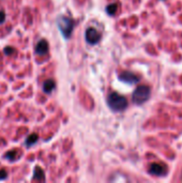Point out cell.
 Returning <instances> with one entry per match:
<instances>
[{
    "label": "cell",
    "mask_w": 182,
    "mask_h": 183,
    "mask_svg": "<svg viewBox=\"0 0 182 183\" xmlns=\"http://www.w3.org/2000/svg\"><path fill=\"white\" fill-rule=\"evenodd\" d=\"M149 172L154 175V176H163L166 172V168H165L163 165L161 164H152L150 165V168H149Z\"/></svg>",
    "instance_id": "8992f818"
},
{
    "label": "cell",
    "mask_w": 182,
    "mask_h": 183,
    "mask_svg": "<svg viewBox=\"0 0 182 183\" xmlns=\"http://www.w3.org/2000/svg\"><path fill=\"white\" fill-rule=\"evenodd\" d=\"M57 25H58V27H59L61 33L63 34V37L65 38V39H68L72 34L75 23H74V20H72V18H70V17L68 16H60L59 18H58Z\"/></svg>",
    "instance_id": "7a4b0ae2"
},
{
    "label": "cell",
    "mask_w": 182,
    "mask_h": 183,
    "mask_svg": "<svg viewBox=\"0 0 182 183\" xmlns=\"http://www.w3.org/2000/svg\"><path fill=\"white\" fill-rule=\"evenodd\" d=\"M5 20V13L3 11H0V24H2Z\"/></svg>",
    "instance_id": "5bb4252c"
},
{
    "label": "cell",
    "mask_w": 182,
    "mask_h": 183,
    "mask_svg": "<svg viewBox=\"0 0 182 183\" xmlns=\"http://www.w3.org/2000/svg\"><path fill=\"white\" fill-rule=\"evenodd\" d=\"M117 9H118V5L116 3H113L106 8V12L108 13V15H115V13L117 12Z\"/></svg>",
    "instance_id": "8fae6325"
},
{
    "label": "cell",
    "mask_w": 182,
    "mask_h": 183,
    "mask_svg": "<svg viewBox=\"0 0 182 183\" xmlns=\"http://www.w3.org/2000/svg\"><path fill=\"white\" fill-rule=\"evenodd\" d=\"M7 177H8L7 170H5V169H1V170H0V180H3V179H5Z\"/></svg>",
    "instance_id": "4fadbf2b"
},
{
    "label": "cell",
    "mask_w": 182,
    "mask_h": 183,
    "mask_svg": "<svg viewBox=\"0 0 182 183\" xmlns=\"http://www.w3.org/2000/svg\"><path fill=\"white\" fill-rule=\"evenodd\" d=\"M5 53L7 55H9V53H10V54H11V53H14V49H13V48H9V47H8V48L5 49Z\"/></svg>",
    "instance_id": "9a60e30c"
},
{
    "label": "cell",
    "mask_w": 182,
    "mask_h": 183,
    "mask_svg": "<svg viewBox=\"0 0 182 183\" xmlns=\"http://www.w3.org/2000/svg\"><path fill=\"white\" fill-rule=\"evenodd\" d=\"M38 138H39V136H38L37 134H31L27 138V140H26V145H28V146H32V145H35V142H37Z\"/></svg>",
    "instance_id": "30bf717a"
},
{
    "label": "cell",
    "mask_w": 182,
    "mask_h": 183,
    "mask_svg": "<svg viewBox=\"0 0 182 183\" xmlns=\"http://www.w3.org/2000/svg\"><path fill=\"white\" fill-rule=\"evenodd\" d=\"M85 37L89 44H96L101 40V33L96 29V28H88L85 32Z\"/></svg>",
    "instance_id": "277c9868"
},
{
    "label": "cell",
    "mask_w": 182,
    "mask_h": 183,
    "mask_svg": "<svg viewBox=\"0 0 182 183\" xmlns=\"http://www.w3.org/2000/svg\"><path fill=\"white\" fill-rule=\"evenodd\" d=\"M15 155H16V151H11V152H8L7 154H5V157H7L8 160H13L15 157Z\"/></svg>",
    "instance_id": "7c38bea8"
},
{
    "label": "cell",
    "mask_w": 182,
    "mask_h": 183,
    "mask_svg": "<svg viewBox=\"0 0 182 183\" xmlns=\"http://www.w3.org/2000/svg\"><path fill=\"white\" fill-rule=\"evenodd\" d=\"M108 106L114 111H122L128 106V101L123 95L119 94L117 92H111L107 98Z\"/></svg>",
    "instance_id": "6da1fadb"
},
{
    "label": "cell",
    "mask_w": 182,
    "mask_h": 183,
    "mask_svg": "<svg viewBox=\"0 0 182 183\" xmlns=\"http://www.w3.org/2000/svg\"><path fill=\"white\" fill-rule=\"evenodd\" d=\"M119 79L126 84H136L138 81L137 76L133 73H130V72H123L122 74L119 75Z\"/></svg>",
    "instance_id": "5b68a950"
},
{
    "label": "cell",
    "mask_w": 182,
    "mask_h": 183,
    "mask_svg": "<svg viewBox=\"0 0 182 183\" xmlns=\"http://www.w3.org/2000/svg\"><path fill=\"white\" fill-rule=\"evenodd\" d=\"M35 179L38 181H42L45 179V176H44V171L42 170L41 167H35Z\"/></svg>",
    "instance_id": "9c48e42d"
},
{
    "label": "cell",
    "mask_w": 182,
    "mask_h": 183,
    "mask_svg": "<svg viewBox=\"0 0 182 183\" xmlns=\"http://www.w3.org/2000/svg\"><path fill=\"white\" fill-rule=\"evenodd\" d=\"M55 86H56V84H55V81H53V79H47V81L43 84V90L46 93H50L54 90Z\"/></svg>",
    "instance_id": "ba28073f"
},
{
    "label": "cell",
    "mask_w": 182,
    "mask_h": 183,
    "mask_svg": "<svg viewBox=\"0 0 182 183\" xmlns=\"http://www.w3.org/2000/svg\"><path fill=\"white\" fill-rule=\"evenodd\" d=\"M47 51H48V42L46 40L40 41L35 46V53L40 56H42V55L46 54Z\"/></svg>",
    "instance_id": "52a82bcc"
},
{
    "label": "cell",
    "mask_w": 182,
    "mask_h": 183,
    "mask_svg": "<svg viewBox=\"0 0 182 183\" xmlns=\"http://www.w3.org/2000/svg\"><path fill=\"white\" fill-rule=\"evenodd\" d=\"M150 96V89L147 86H139L133 93V102L137 105L144 104Z\"/></svg>",
    "instance_id": "3957f363"
}]
</instances>
